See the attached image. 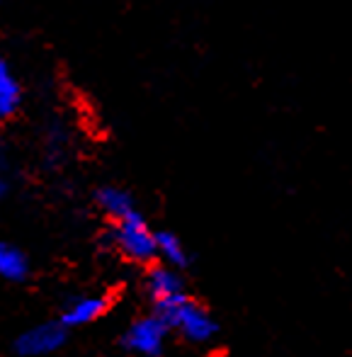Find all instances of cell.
<instances>
[{"instance_id":"cell-10","label":"cell","mask_w":352,"mask_h":357,"mask_svg":"<svg viewBox=\"0 0 352 357\" xmlns=\"http://www.w3.org/2000/svg\"><path fill=\"white\" fill-rule=\"evenodd\" d=\"M29 258L17 245L0 241V280L5 282H24L29 278Z\"/></svg>"},{"instance_id":"cell-5","label":"cell","mask_w":352,"mask_h":357,"mask_svg":"<svg viewBox=\"0 0 352 357\" xmlns=\"http://www.w3.org/2000/svg\"><path fill=\"white\" fill-rule=\"evenodd\" d=\"M68 328L61 321H44L32 328L22 331L15 338V353L20 357H47L54 355L66 345Z\"/></svg>"},{"instance_id":"cell-3","label":"cell","mask_w":352,"mask_h":357,"mask_svg":"<svg viewBox=\"0 0 352 357\" xmlns=\"http://www.w3.org/2000/svg\"><path fill=\"white\" fill-rule=\"evenodd\" d=\"M170 326L163 316H158L155 311L146 316H139L129 324V328L122 335L124 350H129L132 355L139 357H160L165 353V345L170 338Z\"/></svg>"},{"instance_id":"cell-2","label":"cell","mask_w":352,"mask_h":357,"mask_svg":"<svg viewBox=\"0 0 352 357\" xmlns=\"http://www.w3.org/2000/svg\"><path fill=\"white\" fill-rule=\"evenodd\" d=\"M158 316H163L168 321L173 333H178L180 338L192 345H209L219 335V324H216L214 314L192 296H188L178 306H173L170 311Z\"/></svg>"},{"instance_id":"cell-7","label":"cell","mask_w":352,"mask_h":357,"mask_svg":"<svg viewBox=\"0 0 352 357\" xmlns=\"http://www.w3.org/2000/svg\"><path fill=\"white\" fill-rule=\"evenodd\" d=\"M95 202H98V209L107 216L109 221L124 219V216H129L139 209L132 195L124 188H119V185H102V188L95 192Z\"/></svg>"},{"instance_id":"cell-9","label":"cell","mask_w":352,"mask_h":357,"mask_svg":"<svg viewBox=\"0 0 352 357\" xmlns=\"http://www.w3.org/2000/svg\"><path fill=\"white\" fill-rule=\"evenodd\" d=\"M155 248H158V263L168 265V268H175L183 273L190 265V253L185 248V243L180 241L178 234L168 229L155 231Z\"/></svg>"},{"instance_id":"cell-4","label":"cell","mask_w":352,"mask_h":357,"mask_svg":"<svg viewBox=\"0 0 352 357\" xmlns=\"http://www.w3.org/2000/svg\"><path fill=\"white\" fill-rule=\"evenodd\" d=\"M144 289L151 301V309L155 314H165V311H170L173 306H178L180 301L190 296L180 270L168 268L163 263H153L146 270Z\"/></svg>"},{"instance_id":"cell-8","label":"cell","mask_w":352,"mask_h":357,"mask_svg":"<svg viewBox=\"0 0 352 357\" xmlns=\"http://www.w3.org/2000/svg\"><path fill=\"white\" fill-rule=\"evenodd\" d=\"M22 107V85L13 73L8 59L0 54V122H8Z\"/></svg>"},{"instance_id":"cell-1","label":"cell","mask_w":352,"mask_h":357,"mask_svg":"<svg viewBox=\"0 0 352 357\" xmlns=\"http://www.w3.org/2000/svg\"><path fill=\"white\" fill-rule=\"evenodd\" d=\"M109 238L129 263L141 265V268H151L153 263H158L155 231L151 229V224L139 209L124 219L109 221Z\"/></svg>"},{"instance_id":"cell-6","label":"cell","mask_w":352,"mask_h":357,"mask_svg":"<svg viewBox=\"0 0 352 357\" xmlns=\"http://www.w3.org/2000/svg\"><path fill=\"white\" fill-rule=\"evenodd\" d=\"M112 309V296L109 294H85L73 299L66 309L61 311V324L66 328H83V326H90L95 321L102 319L107 311Z\"/></svg>"},{"instance_id":"cell-11","label":"cell","mask_w":352,"mask_h":357,"mask_svg":"<svg viewBox=\"0 0 352 357\" xmlns=\"http://www.w3.org/2000/svg\"><path fill=\"white\" fill-rule=\"evenodd\" d=\"M5 190H8V185H5L3 175H0V199H3V197H5Z\"/></svg>"}]
</instances>
